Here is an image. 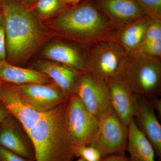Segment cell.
I'll return each mask as SVG.
<instances>
[{
  "mask_svg": "<svg viewBox=\"0 0 161 161\" xmlns=\"http://www.w3.org/2000/svg\"><path fill=\"white\" fill-rule=\"evenodd\" d=\"M11 117L6 107L0 101V124L5 122Z\"/></svg>",
  "mask_w": 161,
  "mask_h": 161,
  "instance_id": "28",
  "label": "cell"
},
{
  "mask_svg": "<svg viewBox=\"0 0 161 161\" xmlns=\"http://www.w3.org/2000/svg\"><path fill=\"white\" fill-rule=\"evenodd\" d=\"M152 18L145 15L141 19L124 25L118 33V43L128 55L137 51L142 43L147 27Z\"/></svg>",
  "mask_w": 161,
  "mask_h": 161,
  "instance_id": "18",
  "label": "cell"
},
{
  "mask_svg": "<svg viewBox=\"0 0 161 161\" xmlns=\"http://www.w3.org/2000/svg\"><path fill=\"white\" fill-rule=\"evenodd\" d=\"M77 161H85L83 159H82L81 158H78V160H77Z\"/></svg>",
  "mask_w": 161,
  "mask_h": 161,
  "instance_id": "32",
  "label": "cell"
},
{
  "mask_svg": "<svg viewBox=\"0 0 161 161\" xmlns=\"http://www.w3.org/2000/svg\"><path fill=\"white\" fill-rule=\"evenodd\" d=\"M151 103L153 108L158 114L159 117L161 118V99L157 97H152L147 98Z\"/></svg>",
  "mask_w": 161,
  "mask_h": 161,
  "instance_id": "27",
  "label": "cell"
},
{
  "mask_svg": "<svg viewBox=\"0 0 161 161\" xmlns=\"http://www.w3.org/2000/svg\"><path fill=\"white\" fill-rule=\"evenodd\" d=\"M136 52L148 57L160 58L161 39L142 43Z\"/></svg>",
  "mask_w": 161,
  "mask_h": 161,
  "instance_id": "22",
  "label": "cell"
},
{
  "mask_svg": "<svg viewBox=\"0 0 161 161\" xmlns=\"http://www.w3.org/2000/svg\"><path fill=\"white\" fill-rule=\"evenodd\" d=\"M73 93L78 96L87 109L99 119L113 111L106 82L88 72L79 74Z\"/></svg>",
  "mask_w": 161,
  "mask_h": 161,
  "instance_id": "7",
  "label": "cell"
},
{
  "mask_svg": "<svg viewBox=\"0 0 161 161\" xmlns=\"http://www.w3.org/2000/svg\"><path fill=\"white\" fill-rule=\"evenodd\" d=\"M13 117L0 124V146L32 161H35L34 150L30 141L23 137L16 126Z\"/></svg>",
  "mask_w": 161,
  "mask_h": 161,
  "instance_id": "13",
  "label": "cell"
},
{
  "mask_svg": "<svg viewBox=\"0 0 161 161\" xmlns=\"http://www.w3.org/2000/svg\"><path fill=\"white\" fill-rule=\"evenodd\" d=\"M68 7L75 6L79 4L83 0H64Z\"/></svg>",
  "mask_w": 161,
  "mask_h": 161,
  "instance_id": "30",
  "label": "cell"
},
{
  "mask_svg": "<svg viewBox=\"0 0 161 161\" xmlns=\"http://www.w3.org/2000/svg\"><path fill=\"white\" fill-rule=\"evenodd\" d=\"M68 7L64 0H37L28 9L40 21L57 16Z\"/></svg>",
  "mask_w": 161,
  "mask_h": 161,
  "instance_id": "19",
  "label": "cell"
},
{
  "mask_svg": "<svg viewBox=\"0 0 161 161\" xmlns=\"http://www.w3.org/2000/svg\"><path fill=\"white\" fill-rule=\"evenodd\" d=\"M67 129L73 146H89L98 134L99 119L88 111L75 94L69 98L65 109Z\"/></svg>",
  "mask_w": 161,
  "mask_h": 161,
  "instance_id": "6",
  "label": "cell"
},
{
  "mask_svg": "<svg viewBox=\"0 0 161 161\" xmlns=\"http://www.w3.org/2000/svg\"><path fill=\"white\" fill-rule=\"evenodd\" d=\"M126 151L130 161H156L152 144L137 126L135 119L128 126Z\"/></svg>",
  "mask_w": 161,
  "mask_h": 161,
  "instance_id": "16",
  "label": "cell"
},
{
  "mask_svg": "<svg viewBox=\"0 0 161 161\" xmlns=\"http://www.w3.org/2000/svg\"><path fill=\"white\" fill-rule=\"evenodd\" d=\"M27 8H30L37 0H17Z\"/></svg>",
  "mask_w": 161,
  "mask_h": 161,
  "instance_id": "29",
  "label": "cell"
},
{
  "mask_svg": "<svg viewBox=\"0 0 161 161\" xmlns=\"http://www.w3.org/2000/svg\"><path fill=\"white\" fill-rule=\"evenodd\" d=\"M159 39H161V20L153 19L147 27L142 43Z\"/></svg>",
  "mask_w": 161,
  "mask_h": 161,
  "instance_id": "23",
  "label": "cell"
},
{
  "mask_svg": "<svg viewBox=\"0 0 161 161\" xmlns=\"http://www.w3.org/2000/svg\"><path fill=\"white\" fill-rule=\"evenodd\" d=\"M99 161H130L125 154H112L103 157Z\"/></svg>",
  "mask_w": 161,
  "mask_h": 161,
  "instance_id": "26",
  "label": "cell"
},
{
  "mask_svg": "<svg viewBox=\"0 0 161 161\" xmlns=\"http://www.w3.org/2000/svg\"><path fill=\"white\" fill-rule=\"evenodd\" d=\"M135 100L136 123L152 144L157 157L161 161V125L155 110L149 100L143 96L135 95Z\"/></svg>",
  "mask_w": 161,
  "mask_h": 161,
  "instance_id": "11",
  "label": "cell"
},
{
  "mask_svg": "<svg viewBox=\"0 0 161 161\" xmlns=\"http://www.w3.org/2000/svg\"><path fill=\"white\" fill-rule=\"evenodd\" d=\"M35 69L45 74L64 94L70 97L73 94L79 73L63 64L47 60H39L34 64Z\"/></svg>",
  "mask_w": 161,
  "mask_h": 161,
  "instance_id": "15",
  "label": "cell"
},
{
  "mask_svg": "<svg viewBox=\"0 0 161 161\" xmlns=\"http://www.w3.org/2000/svg\"><path fill=\"white\" fill-rule=\"evenodd\" d=\"M5 23L6 61L12 64L25 62L47 36L40 21L17 0H2Z\"/></svg>",
  "mask_w": 161,
  "mask_h": 161,
  "instance_id": "1",
  "label": "cell"
},
{
  "mask_svg": "<svg viewBox=\"0 0 161 161\" xmlns=\"http://www.w3.org/2000/svg\"><path fill=\"white\" fill-rule=\"evenodd\" d=\"M128 55L117 43L103 42L90 52L86 59V71L106 82L121 77Z\"/></svg>",
  "mask_w": 161,
  "mask_h": 161,
  "instance_id": "5",
  "label": "cell"
},
{
  "mask_svg": "<svg viewBox=\"0 0 161 161\" xmlns=\"http://www.w3.org/2000/svg\"><path fill=\"white\" fill-rule=\"evenodd\" d=\"M2 10V0H0V13Z\"/></svg>",
  "mask_w": 161,
  "mask_h": 161,
  "instance_id": "31",
  "label": "cell"
},
{
  "mask_svg": "<svg viewBox=\"0 0 161 161\" xmlns=\"http://www.w3.org/2000/svg\"><path fill=\"white\" fill-rule=\"evenodd\" d=\"M68 101L42 112L26 132L34 150L35 161L74 160V146L65 120Z\"/></svg>",
  "mask_w": 161,
  "mask_h": 161,
  "instance_id": "2",
  "label": "cell"
},
{
  "mask_svg": "<svg viewBox=\"0 0 161 161\" xmlns=\"http://www.w3.org/2000/svg\"><path fill=\"white\" fill-rule=\"evenodd\" d=\"M135 95L150 98L157 97L161 91L160 58L135 52L128 55L121 77Z\"/></svg>",
  "mask_w": 161,
  "mask_h": 161,
  "instance_id": "4",
  "label": "cell"
},
{
  "mask_svg": "<svg viewBox=\"0 0 161 161\" xmlns=\"http://www.w3.org/2000/svg\"><path fill=\"white\" fill-rule=\"evenodd\" d=\"M75 157L80 158L85 161H99L102 158L100 153L91 146L73 147Z\"/></svg>",
  "mask_w": 161,
  "mask_h": 161,
  "instance_id": "21",
  "label": "cell"
},
{
  "mask_svg": "<svg viewBox=\"0 0 161 161\" xmlns=\"http://www.w3.org/2000/svg\"><path fill=\"white\" fill-rule=\"evenodd\" d=\"M108 25L99 9L88 2L68 7L52 22L60 35L82 42H92L102 36Z\"/></svg>",
  "mask_w": 161,
  "mask_h": 161,
  "instance_id": "3",
  "label": "cell"
},
{
  "mask_svg": "<svg viewBox=\"0 0 161 161\" xmlns=\"http://www.w3.org/2000/svg\"><path fill=\"white\" fill-rule=\"evenodd\" d=\"M41 53L44 58L79 73L86 71V60L78 50L67 43L53 41L47 44Z\"/></svg>",
  "mask_w": 161,
  "mask_h": 161,
  "instance_id": "14",
  "label": "cell"
},
{
  "mask_svg": "<svg viewBox=\"0 0 161 161\" xmlns=\"http://www.w3.org/2000/svg\"><path fill=\"white\" fill-rule=\"evenodd\" d=\"M106 82L112 109L128 126L135 119V94L121 77L112 78Z\"/></svg>",
  "mask_w": 161,
  "mask_h": 161,
  "instance_id": "10",
  "label": "cell"
},
{
  "mask_svg": "<svg viewBox=\"0 0 161 161\" xmlns=\"http://www.w3.org/2000/svg\"><path fill=\"white\" fill-rule=\"evenodd\" d=\"M0 80L14 85L53 81L48 76L37 70L23 68L7 61L0 62Z\"/></svg>",
  "mask_w": 161,
  "mask_h": 161,
  "instance_id": "17",
  "label": "cell"
},
{
  "mask_svg": "<svg viewBox=\"0 0 161 161\" xmlns=\"http://www.w3.org/2000/svg\"><path fill=\"white\" fill-rule=\"evenodd\" d=\"M146 15L154 19H161V0H136Z\"/></svg>",
  "mask_w": 161,
  "mask_h": 161,
  "instance_id": "20",
  "label": "cell"
},
{
  "mask_svg": "<svg viewBox=\"0 0 161 161\" xmlns=\"http://www.w3.org/2000/svg\"><path fill=\"white\" fill-rule=\"evenodd\" d=\"M129 128L114 111L99 119L98 134L89 146L96 148L102 157L112 154H125Z\"/></svg>",
  "mask_w": 161,
  "mask_h": 161,
  "instance_id": "8",
  "label": "cell"
},
{
  "mask_svg": "<svg viewBox=\"0 0 161 161\" xmlns=\"http://www.w3.org/2000/svg\"><path fill=\"white\" fill-rule=\"evenodd\" d=\"M0 161H32L17 155L0 146Z\"/></svg>",
  "mask_w": 161,
  "mask_h": 161,
  "instance_id": "25",
  "label": "cell"
},
{
  "mask_svg": "<svg viewBox=\"0 0 161 161\" xmlns=\"http://www.w3.org/2000/svg\"><path fill=\"white\" fill-rule=\"evenodd\" d=\"M98 9L115 24L125 25L146 15L136 0H99Z\"/></svg>",
  "mask_w": 161,
  "mask_h": 161,
  "instance_id": "12",
  "label": "cell"
},
{
  "mask_svg": "<svg viewBox=\"0 0 161 161\" xmlns=\"http://www.w3.org/2000/svg\"><path fill=\"white\" fill-rule=\"evenodd\" d=\"M14 85L22 99L40 112L49 111L69 98L54 83Z\"/></svg>",
  "mask_w": 161,
  "mask_h": 161,
  "instance_id": "9",
  "label": "cell"
},
{
  "mask_svg": "<svg viewBox=\"0 0 161 161\" xmlns=\"http://www.w3.org/2000/svg\"><path fill=\"white\" fill-rule=\"evenodd\" d=\"M6 45L5 23L2 12L0 13V62L6 61Z\"/></svg>",
  "mask_w": 161,
  "mask_h": 161,
  "instance_id": "24",
  "label": "cell"
}]
</instances>
